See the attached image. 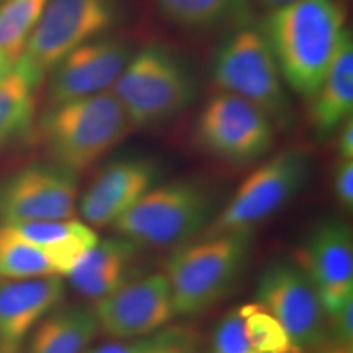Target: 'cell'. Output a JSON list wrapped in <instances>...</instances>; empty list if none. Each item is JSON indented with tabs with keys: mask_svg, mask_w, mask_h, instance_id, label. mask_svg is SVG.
Returning <instances> with one entry per match:
<instances>
[{
	"mask_svg": "<svg viewBox=\"0 0 353 353\" xmlns=\"http://www.w3.org/2000/svg\"><path fill=\"white\" fill-rule=\"evenodd\" d=\"M77 198L76 174L52 162L26 165L0 180V226L70 219Z\"/></svg>",
	"mask_w": 353,
	"mask_h": 353,
	"instance_id": "cell-11",
	"label": "cell"
},
{
	"mask_svg": "<svg viewBox=\"0 0 353 353\" xmlns=\"http://www.w3.org/2000/svg\"><path fill=\"white\" fill-rule=\"evenodd\" d=\"M159 13L185 32H214L249 20V0H154Z\"/></svg>",
	"mask_w": 353,
	"mask_h": 353,
	"instance_id": "cell-20",
	"label": "cell"
},
{
	"mask_svg": "<svg viewBox=\"0 0 353 353\" xmlns=\"http://www.w3.org/2000/svg\"><path fill=\"white\" fill-rule=\"evenodd\" d=\"M211 353H260L247 339L241 307L226 312L214 325L211 335Z\"/></svg>",
	"mask_w": 353,
	"mask_h": 353,
	"instance_id": "cell-25",
	"label": "cell"
},
{
	"mask_svg": "<svg viewBox=\"0 0 353 353\" xmlns=\"http://www.w3.org/2000/svg\"><path fill=\"white\" fill-rule=\"evenodd\" d=\"M255 298L280 322L299 353L327 345V316L314 285L294 260L275 259L265 265Z\"/></svg>",
	"mask_w": 353,
	"mask_h": 353,
	"instance_id": "cell-10",
	"label": "cell"
},
{
	"mask_svg": "<svg viewBox=\"0 0 353 353\" xmlns=\"http://www.w3.org/2000/svg\"><path fill=\"white\" fill-rule=\"evenodd\" d=\"M275 125L262 110L226 92L206 101L195 125L201 151L231 165L260 161L275 143Z\"/></svg>",
	"mask_w": 353,
	"mask_h": 353,
	"instance_id": "cell-9",
	"label": "cell"
},
{
	"mask_svg": "<svg viewBox=\"0 0 353 353\" xmlns=\"http://www.w3.org/2000/svg\"><path fill=\"white\" fill-rule=\"evenodd\" d=\"M92 307L99 329L117 341L156 334L175 316L165 273L131 278Z\"/></svg>",
	"mask_w": 353,
	"mask_h": 353,
	"instance_id": "cell-13",
	"label": "cell"
},
{
	"mask_svg": "<svg viewBox=\"0 0 353 353\" xmlns=\"http://www.w3.org/2000/svg\"><path fill=\"white\" fill-rule=\"evenodd\" d=\"M112 92L132 128H149L183 113L196 100L198 81L183 56L151 44L131 56Z\"/></svg>",
	"mask_w": 353,
	"mask_h": 353,
	"instance_id": "cell-5",
	"label": "cell"
},
{
	"mask_svg": "<svg viewBox=\"0 0 353 353\" xmlns=\"http://www.w3.org/2000/svg\"><path fill=\"white\" fill-rule=\"evenodd\" d=\"M353 112V39L347 33L329 72L309 99V125L317 141L330 138L352 118Z\"/></svg>",
	"mask_w": 353,
	"mask_h": 353,
	"instance_id": "cell-18",
	"label": "cell"
},
{
	"mask_svg": "<svg viewBox=\"0 0 353 353\" xmlns=\"http://www.w3.org/2000/svg\"><path fill=\"white\" fill-rule=\"evenodd\" d=\"M131 130L130 118L113 92L56 105L41 120L43 143L51 162L77 176L117 148Z\"/></svg>",
	"mask_w": 353,
	"mask_h": 353,
	"instance_id": "cell-4",
	"label": "cell"
},
{
	"mask_svg": "<svg viewBox=\"0 0 353 353\" xmlns=\"http://www.w3.org/2000/svg\"><path fill=\"white\" fill-rule=\"evenodd\" d=\"M332 192L343 210L353 208V161H339L332 175Z\"/></svg>",
	"mask_w": 353,
	"mask_h": 353,
	"instance_id": "cell-28",
	"label": "cell"
},
{
	"mask_svg": "<svg viewBox=\"0 0 353 353\" xmlns=\"http://www.w3.org/2000/svg\"><path fill=\"white\" fill-rule=\"evenodd\" d=\"M38 83L19 64L0 82V149L30 131L37 108Z\"/></svg>",
	"mask_w": 353,
	"mask_h": 353,
	"instance_id": "cell-21",
	"label": "cell"
},
{
	"mask_svg": "<svg viewBox=\"0 0 353 353\" xmlns=\"http://www.w3.org/2000/svg\"><path fill=\"white\" fill-rule=\"evenodd\" d=\"M262 30L285 85L309 100L329 72L347 28L339 0H294L273 8Z\"/></svg>",
	"mask_w": 353,
	"mask_h": 353,
	"instance_id": "cell-1",
	"label": "cell"
},
{
	"mask_svg": "<svg viewBox=\"0 0 353 353\" xmlns=\"http://www.w3.org/2000/svg\"><path fill=\"white\" fill-rule=\"evenodd\" d=\"M3 2V0H0V3H2Z\"/></svg>",
	"mask_w": 353,
	"mask_h": 353,
	"instance_id": "cell-34",
	"label": "cell"
},
{
	"mask_svg": "<svg viewBox=\"0 0 353 353\" xmlns=\"http://www.w3.org/2000/svg\"><path fill=\"white\" fill-rule=\"evenodd\" d=\"M12 68H13V64L10 63V61H8L6 56L0 54V82L6 79V76L8 72H10Z\"/></svg>",
	"mask_w": 353,
	"mask_h": 353,
	"instance_id": "cell-31",
	"label": "cell"
},
{
	"mask_svg": "<svg viewBox=\"0 0 353 353\" xmlns=\"http://www.w3.org/2000/svg\"><path fill=\"white\" fill-rule=\"evenodd\" d=\"M157 332L138 339H126V341H114L94 348L88 353H149L156 343Z\"/></svg>",
	"mask_w": 353,
	"mask_h": 353,
	"instance_id": "cell-29",
	"label": "cell"
},
{
	"mask_svg": "<svg viewBox=\"0 0 353 353\" xmlns=\"http://www.w3.org/2000/svg\"><path fill=\"white\" fill-rule=\"evenodd\" d=\"M149 353H206L201 339L190 329H165L157 332Z\"/></svg>",
	"mask_w": 353,
	"mask_h": 353,
	"instance_id": "cell-26",
	"label": "cell"
},
{
	"mask_svg": "<svg viewBox=\"0 0 353 353\" xmlns=\"http://www.w3.org/2000/svg\"><path fill=\"white\" fill-rule=\"evenodd\" d=\"M41 276H56L41 247L13 228L0 226V283Z\"/></svg>",
	"mask_w": 353,
	"mask_h": 353,
	"instance_id": "cell-22",
	"label": "cell"
},
{
	"mask_svg": "<svg viewBox=\"0 0 353 353\" xmlns=\"http://www.w3.org/2000/svg\"><path fill=\"white\" fill-rule=\"evenodd\" d=\"M211 77L221 92L259 107L276 130L293 123V105L275 56L260 26L239 25L216 50Z\"/></svg>",
	"mask_w": 353,
	"mask_h": 353,
	"instance_id": "cell-6",
	"label": "cell"
},
{
	"mask_svg": "<svg viewBox=\"0 0 353 353\" xmlns=\"http://www.w3.org/2000/svg\"><path fill=\"white\" fill-rule=\"evenodd\" d=\"M143 247L121 236L99 241L68 273L69 283L82 298L99 301L131 280L132 265Z\"/></svg>",
	"mask_w": 353,
	"mask_h": 353,
	"instance_id": "cell-17",
	"label": "cell"
},
{
	"mask_svg": "<svg viewBox=\"0 0 353 353\" xmlns=\"http://www.w3.org/2000/svg\"><path fill=\"white\" fill-rule=\"evenodd\" d=\"M132 54L134 51L126 39L108 33L70 51L51 70L50 108L113 88Z\"/></svg>",
	"mask_w": 353,
	"mask_h": 353,
	"instance_id": "cell-15",
	"label": "cell"
},
{
	"mask_svg": "<svg viewBox=\"0 0 353 353\" xmlns=\"http://www.w3.org/2000/svg\"><path fill=\"white\" fill-rule=\"evenodd\" d=\"M219 208L213 185L201 179L157 183L113 224L117 236L149 249H179L205 232Z\"/></svg>",
	"mask_w": 353,
	"mask_h": 353,
	"instance_id": "cell-2",
	"label": "cell"
},
{
	"mask_svg": "<svg viewBox=\"0 0 353 353\" xmlns=\"http://www.w3.org/2000/svg\"><path fill=\"white\" fill-rule=\"evenodd\" d=\"M245 335L260 353H299L290 335L270 312L259 303L241 306Z\"/></svg>",
	"mask_w": 353,
	"mask_h": 353,
	"instance_id": "cell-24",
	"label": "cell"
},
{
	"mask_svg": "<svg viewBox=\"0 0 353 353\" xmlns=\"http://www.w3.org/2000/svg\"><path fill=\"white\" fill-rule=\"evenodd\" d=\"M321 353H352V348L347 347H324Z\"/></svg>",
	"mask_w": 353,
	"mask_h": 353,
	"instance_id": "cell-33",
	"label": "cell"
},
{
	"mask_svg": "<svg viewBox=\"0 0 353 353\" xmlns=\"http://www.w3.org/2000/svg\"><path fill=\"white\" fill-rule=\"evenodd\" d=\"M254 245V231L203 236L170 255L169 280L175 316H196L226 298L242 276Z\"/></svg>",
	"mask_w": 353,
	"mask_h": 353,
	"instance_id": "cell-3",
	"label": "cell"
},
{
	"mask_svg": "<svg viewBox=\"0 0 353 353\" xmlns=\"http://www.w3.org/2000/svg\"><path fill=\"white\" fill-rule=\"evenodd\" d=\"M59 276L0 283V353H21L37 324L63 301Z\"/></svg>",
	"mask_w": 353,
	"mask_h": 353,
	"instance_id": "cell-16",
	"label": "cell"
},
{
	"mask_svg": "<svg viewBox=\"0 0 353 353\" xmlns=\"http://www.w3.org/2000/svg\"><path fill=\"white\" fill-rule=\"evenodd\" d=\"M309 175L311 159L301 149H285L275 154L241 183L201 236L254 231L303 192Z\"/></svg>",
	"mask_w": 353,
	"mask_h": 353,
	"instance_id": "cell-7",
	"label": "cell"
},
{
	"mask_svg": "<svg viewBox=\"0 0 353 353\" xmlns=\"http://www.w3.org/2000/svg\"><path fill=\"white\" fill-rule=\"evenodd\" d=\"M327 345H353V298H348L337 311L327 316ZM325 345V347H327Z\"/></svg>",
	"mask_w": 353,
	"mask_h": 353,
	"instance_id": "cell-27",
	"label": "cell"
},
{
	"mask_svg": "<svg viewBox=\"0 0 353 353\" xmlns=\"http://www.w3.org/2000/svg\"><path fill=\"white\" fill-rule=\"evenodd\" d=\"M99 330L92 306H56L38 322L21 353H82Z\"/></svg>",
	"mask_w": 353,
	"mask_h": 353,
	"instance_id": "cell-19",
	"label": "cell"
},
{
	"mask_svg": "<svg viewBox=\"0 0 353 353\" xmlns=\"http://www.w3.org/2000/svg\"><path fill=\"white\" fill-rule=\"evenodd\" d=\"M259 2L262 3V6L267 7V8H270V10H273V8L288 6V3L294 2V0H259Z\"/></svg>",
	"mask_w": 353,
	"mask_h": 353,
	"instance_id": "cell-32",
	"label": "cell"
},
{
	"mask_svg": "<svg viewBox=\"0 0 353 353\" xmlns=\"http://www.w3.org/2000/svg\"><path fill=\"white\" fill-rule=\"evenodd\" d=\"M164 165L148 154H128L97 170L79 200V211L90 228H112L128 210L161 182Z\"/></svg>",
	"mask_w": 353,
	"mask_h": 353,
	"instance_id": "cell-12",
	"label": "cell"
},
{
	"mask_svg": "<svg viewBox=\"0 0 353 353\" xmlns=\"http://www.w3.org/2000/svg\"><path fill=\"white\" fill-rule=\"evenodd\" d=\"M294 262L314 285L325 316L353 298V237L343 219L319 221L298 247Z\"/></svg>",
	"mask_w": 353,
	"mask_h": 353,
	"instance_id": "cell-14",
	"label": "cell"
},
{
	"mask_svg": "<svg viewBox=\"0 0 353 353\" xmlns=\"http://www.w3.org/2000/svg\"><path fill=\"white\" fill-rule=\"evenodd\" d=\"M120 0H48L17 61L38 85L63 57L107 34L120 19Z\"/></svg>",
	"mask_w": 353,
	"mask_h": 353,
	"instance_id": "cell-8",
	"label": "cell"
},
{
	"mask_svg": "<svg viewBox=\"0 0 353 353\" xmlns=\"http://www.w3.org/2000/svg\"><path fill=\"white\" fill-rule=\"evenodd\" d=\"M339 161H353V117L343 123L337 131Z\"/></svg>",
	"mask_w": 353,
	"mask_h": 353,
	"instance_id": "cell-30",
	"label": "cell"
},
{
	"mask_svg": "<svg viewBox=\"0 0 353 353\" xmlns=\"http://www.w3.org/2000/svg\"><path fill=\"white\" fill-rule=\"evenodd\" d=\"M48 0H3L0 3V54L15 64L23 54Z\"/></svg>",
	"mask_w": 353,
	"mask_h": 353,
	"instance_id": "cell-23",
	"label": "cell"
}]
</instances>
